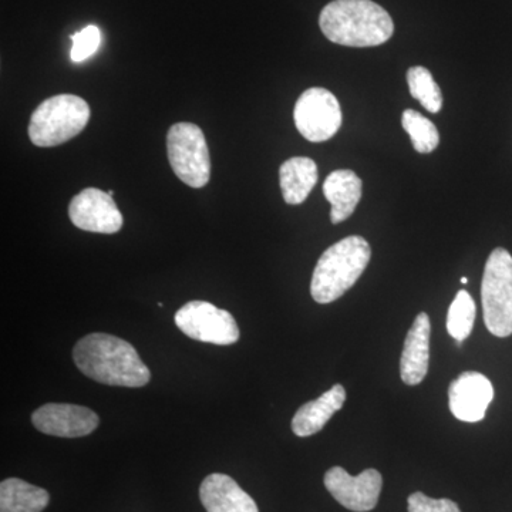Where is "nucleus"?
I'll list each match as a JSON object with an SVG mask.
<instances>
[{
    "label": "nucleus",
    "instance_id": "1",
    "mask_svg": "<svg viewBox=\"0 0 512 512\" xmlns=\"http://www.w3.org/2000/svg\"><path fill=\"white\" fill-rule=\"evenodd\" d=\"M77 369L96 382L119 387H143L151 379L137 350L126 340L107 333L84 336L73 349Z\"/></svg>",
    "mask_w": 512,
    "mask_h": 512
},
{
    "label": "nucleus",
    "instance_id": "2",
    "mask_svg": "<svg viewBox=\"0 0 512 512\" xmlns=\"http://www.w3.org/2000/svg\"><path fill=\"white\" fill-rule=\"evenodd\" d=\"M319 26L330 42L348 47H375L394 33L392 16L372 0H333L320 12Z\"/></svg>",
    "mask_w": 512,
    "mask_h": 512
},
{
    "label": "nucleus",
    "instance_id": "3",
    "mask_svg": "<svg viewBox=\"0 0 512 512\" xmlns=\"http://www.w3.org/2000/svg\"><path fill=\"white\" fill-rule=\"evenodd\" d=\"M372 258V248L359 235L343 238L320 256L313 271L312 298L315 302L332 303L342 298L363 275Z\"/></svg>",
    "mask_w": 512,
    "mask_h": 512
},
{
    "label": "nucleus",
    "instance_id": "4",
    "mask_svg": "<svg viewBox=\"0 0 512 512\" xmlns=\"http://www.w3.org/2000/svg\"><path fill=\"white\" fill-rule=\"evenodd\" d=\"M90 120V107L82 97L57 94L39 104L29 123V137L37 147H56L79 136Z\"/></svg>",
    "mask_w": 512,
    "mask_h": 512
},
{
    "label": "nucleus",
    "instance_id": "5",
    "mask_svg": "<svg viewBox=\"0 0 512 512\" xmlns=\"http://www.w3.org/2000/svg\"><path fill=\"white\" fill-rule=\"evenodd\" d=\"M484 323L497 338L512 335V256L495 248L485 264L481 284Z\"/></svg>",
    "mask_w": 512,
    "mask_h": 512
},
{
    "label": "nucleus",
    "instance_id": "6",
    "mask_svg": "<svg viewBox=\"0 0 512 512\" xmlns=\"http://www.w3.org/2000/svg\"><path fill=\"white\" fill-rule=\"evenodd\" d=\"M168 160L174 174L191 188H202L211 177L207 140L197 124L177 123L167 136Z\"/></svg>",
    "mask_w": 512,
    "mask_h": 512
},
{
    "label": "nucleus",
    "instance_id": "7",
    "mask_svg": "<svg viewBox=\"0 0 512 512\" xmlns=\"http://www.w3.org/2000/svg\"><path fill=\"white\" fill-rule=\"evenodd\" d=\"M174 320L184 335L198 342L228 346L234 345L239 339V328L234 316L210 302L185 303L175 313Z\"/></svg>",
    "mask_w": 512,
    "mask_h": 512
},
{
    "label": "nucleus",
    "instance_id": "8",
    "mask_svg": "<svg viewBox=\"0 0 512 512\" xmlns=\"http://www.w3.org/2000/svg\"><path fill=\"white\" fill-rule=\"evenodd\" d=\"M293 120L306 140L323 143L340 130L342 109L335 94L322 87H312L296 101Z\"/></svg>",
    "mask_w": 512,
    "mask_h": 512
},
{
    "label": "nucleus",
    "instance_id": "9",
    "mask_svg": "<svg viewBox=\"0 0 512 512\" xmlns=\"http://www.w3.org/2000/svg\"><path fill=\"white\" fill-rule=\"evenodd\" d=\"M325 487L332 497L350 511L375 510L379 503L383 477L375 468H367L359 476H350L342 467H332L325 474Z\"/></svg>",
    "mask_w": 512,
    "mask_h": 512
},
{
    "label": "nucleus",
    "instance_id": "10",
    "mask_svg": "<svg viewBox=\"0 0 512 512\" xmlns=\"http://www.w3.org/2000/svg\"><path fill=\"white\" fill-rule=\"evenodd\" d=\"M69 217L74 227L97 234H116L123 227V215L109 192L86 188L73 198Z\"/></svg>",
    "mask_w": 512,
    "mask_h": 512
},
{
    "label": "nucleus",
    "instance_id": "11",
    "mask_svg": "<svg viewBox=\"0 0 512 512\" xmlns=\"http://www.w3.org/2000/svg\"><path fill=\"white\" fill-rule=\"evenodd\" d=\"M32 423L40 433L47 436L77 439L92 434L99 427L100 419L87 407L49 403L33 412Z\"/></svg>",
    "mask_w": 512,
    "mask_h": 512
},
{
    "label": "nucleus",
    "instance_id": "12",
    "mask_svg": "<svg viewBox=\"0 0 512 512\" xmlns=\"http://www.w3.org/2000/svg\"><path fill=\"white\" fill-rule=\"evenodd\" d=\"M494 399V387L478 372H464L448 387V406L456 419L478 423Z\"/></svg>",
    "mask_w": 512,
    "mask_h": 512
},
{
    "label": "nucleus",
    "instance_id": "13",
    "mask_svg": "<svg viewBox=\"0 0 512 512\" xmlns=\"http://www.w3.org/2000/svg\"><path fill=\"white\" fill-rule=\"evenodd\" d=\"M430 332L429 315L426 312L419 313L404 340L400 359V376L407 386H417L429 372Z\"/></svg>",
    "mask_w": 512,
    "mask_h": 512
},
{
    "label": "nucleus",
    "instance_id": "14",
    "mask_svg": "<svg viewBox=\"0 0 512 512\" xmlns=\"http://www.w3.org/2000/svg\"><path fill=\"white\" fill-rule=\"evenodd\" d=\"M200 498L207 512H259L254 498L225 474L215 473L205 478Z\"/></svg>",
    "mask_w": 512,
    "mask_h": 512
},
{
    "label": "nucleus",
    "instance_id": "15",
    "mask_svg": "<svg viewBox=\"0 0 512 512\" xmlns=\"http://www.w3.org/2000/svg\"><path fill=\"white\" fill-rule=\"evenodd\" d=\"M362 180L352 170H338L330 173L323 183V195L332 205V224L349 220L357 204L362 200Z\"/></svg>",
    "mask_w": 512,
    "mask_h": 512
},
{
    "label": "nucleus",
    "instance_id": "16",
    "mask_svg": "<svg viewBox=\"0 0 512 512\" xmlns=\"http://www.w3.org/2000/svg\"><path fill=\"white\" fill-rule=\"evenodd\" d=\"M346 402V390L342 384H335L312 402L303 404L292 420L293 433L298 437H309L319 433L333 414L342 409Z\"/></svg>",
    "mask_w": 512,
    "mask_h": 512
},
{
    "label": "nucleus",
    "instance_id": "17",
    "mask_svg": "<svg viewBox=\"0 0 512 512\" xmlns=\"http://www.w3.org/2000/svg\"><path fill=\"white\" fill-rule=\"evenodd\" d=\"M318 178V165L312 158L293 157L286 160L279 168V180L286 204H303L318 183Z\"/></svg>",
    "mask_w": 512,
    "mask_h": 512
},
{
    "label": "nucleus",
    "instance_id": "18",
    "mask_svg": "<svg viewBox=\"0 0 512 512\" xmlns=\"http://www.w3.org/2000/svg\"><path fill=\"white\" fill-rule=\"evenodd\" d=\"M49 501L46 490L20 478H8L0 484V512H42Z\"/></svg>",
    "mask_w": 512,
    "mask_h": 512
},
{
    "label": "nucleus",
    "instance_id": "19",
    "mask_svg": "<svg viewBox=\"0 0 512 512\" xmlns=\"http://www.w3.org/2000/svg\"><path fill=\"white\" fill-rule=\"evenodd\" d=\"M476 302L467 291L457 293L447 313V332L451 338L463 343L473 332L476 323Z\"/></svg>",
    "mask_w": 512,
    "mask_h": 512
},
{
    "label": "nucleus",
    "instance_id": "20",
    "mask_svg": "<svg viewBox=\"0 0 512 512\" xmlns=\"http://www.w3.org/2000/svg\"><path fill=\"white\" fill-rule=\"evenodd\" d=\"M407 83L410 94L420 101L424 109L433 114L440 113L443 109V94L429 69L423 66L410 67L407 72Z\"/></svg>",
    "mask_w": 512,
    "mask_h": 512
},
{
    "label": "nucleus",
    "instance_id": "21",
    "mask_svg": "<svg viewBox=\"0 0 512 512\" xmlns=\"http://www.w3.org/2000/svg\"><path fill=\"white\" fill-rule=\"evenodd\" d=\"M402 124L412 140L413 148L420 154H430L439 147L440 134L433 121L416 110H404Z\"/></svg>",
    "mask_w": 512,
    "mask_h": 512
},
{
    "label": "nucleus",
    "instance_id": "22",
    "mask_svg": "<svg viewBox=\"0 0 512 512\" xmlns=\"http://www.w3.org/2000/svg\"><path fill=\"white\" fill-rule=\"evenodd\" d=\"M73 49H72V60L73 62L80 63L84 60L89 59L97 52L100 46V30L97 26H87L79 33L72 36Z\"/></svg>",
    "mask_w": 512,
    "mask_h": 512
},
{
    "label": "nucleus",
    "instance_id": "23",
    "mask_svg": "<svg viewBox=\"0 0 512 512\" xmlns=\"http://www.w3.org/2000/svg\"><path fill=\"white\" fill-rule=\"evenodd\" d=\"M407 507H409V512H461L460 507L454 501L447 500V498L434 500L423 493L410 495Z\"/></svg>",
    "mask_w": 512,
    "mask_h": 512
},
{
    "label": "nucleus",
    "instance_id": "24",
    "mask_svg": "<svg viewBox=\"0 0 512 512\" xmlns=\"http://www.w3.org/2000/svg\"><path fill=\"white\" fill-rule=\"evenodd\" d=\"M468 279L467 278H461V284H467Z\"/></svg>",
    "mask_w": 512,
    "mask_h": 512
}]
</instances>
